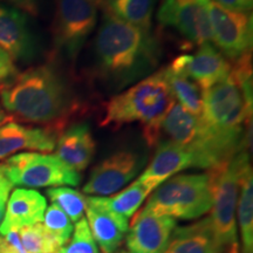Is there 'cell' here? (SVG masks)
<instances>
[{
	"label": "cell",
	"instance_id": "11",
	"mask_svg": "<svg viewBox=\"0 0 253 253\" xmlns=\"http://www.w3.org/2000/svg\"><path fill=\"white\" fill-rule=\"evenodd\" d=\"M168 67L185 74L203 93L229 77L232 63L213 43L208 42L199 46L194 55H179Z\"/></svg>",
	"mask_w": 253,
	"mask_h": 253
},
{
	"label": "cell",
	"instance_id": "7",
	"mask_svg": "<svg viewBox=\"0 0 253 253\" xmlns=\"http://www.w3.org/2000/svg\"><path fill=\"white\" fill-rule=\"evenodd\" d=\"M1 166L5 178L12 185L26 189L77 186L81 182L80 173L52 154L20 153L6 158Z\"/></svg>",
	"mask_w": 253,
	"mask_h": 253
},
{
	"label": "cell",
	"instance_id": "4",
	"mask_svg": "<svg viewBox=\"0 0 253 253\" xmlns=\"http://www.w3.org/2000/svg\"><path fill=\"white\" fill-rule=\"evenodd\" d=\"M249 164H251L249 151L243 149L230 160L208 170L212 194V207L209 218L217 242L225 253H240L237 230V202L240 176Z\"/></svg>",
	"mask_w": 253,
	"mask_h": 253
},
{
	"label": "cell",
	"instance_id": "31",
	"mask_svg": "<svg viewBox=\"0 0 253 253\" xmlns=\"http://www.w3.org/2000/svg\"><path fill=\"white\" fill-rule=\"evenodd\" d=\"M0 4L18 8L33 17L39 14V0H0Z\"/></svg>",
	"mask_w": 253,
	"mask_h": 253
},
{
	"label": "cell",
	"instance_id": "8",
	"mask_svg": "<svg viewBox=\"0 0 253 253\" xmlns=\"http://www.w3.org/2000/svg\"><path fill=\"white\" fill-rule=\"evenodd\" d=\"M207 12L213 45L229 61L251 53L253 18L251 13L227 9L213 0H199Z\"/></svg>",
	"mask_w": 253,
	"mask_h": 253
},
{
	"label": "cell",
	"instance_id": "10",
	"mask_svg": "<svg viewBox=\"0 0 253 253\" xmlns=\"http://www.w3.org/2000/svg\"><path fill=\"white\" fill-rule=\"evenodd\" d=\"M157 20L196 45L212 42L208 14L199 0H164L157 12Z\"/></svg>",
	"mask_w": 253,
	"mask_h": 253
},
{
	"label": "cell",
	"instance_id": "9",
	"mask_svg": "<svg viewBox=\"0 0 253 253\" xmlns=\"http://www.w3.org/2000/svg\"><path fill=\"white\" fill-rule=\"evenodd\" d=\"M142 167L143 160L138 154L129 150L118 151L94 167L82 191L96 197L112 196L129 184Z\"/></svg>",
	"mask_w": 253,
	"mask_h": 253
},
{
	"label": "cell",
	"instance_id": "28",
	"mask_svg": "<svg viewBox=\"0 0 253 253\" xmlns=\"http://www.w3.org/2000/svg\"><path fill=\"white\" fill-rule=\"evenodd\" d=\"M69 242V245L65 248L66 253H100L84 217L77 221Z\"/></svg>",
	"mask_w": 253,
	"mask_h": 253
},
{
	"label": "cell",
	"instance_id": "19",
	"mask_svg": "<svg viewBox=\"0 0 253 253\" xmlns=\"http://www.w3.org/2000/svg\"><path fill=\"white\" fill-rule=\"evenodd\" d=\"M201 118L185 110L176 102L158 126L156 144L162 141L171 142L182 145L194 154L201 137Z\"/></svg>",
	"mask_w": 253,
	"mask_h": 253
},
{
	"label": "cell",
	"instance_id": "33",
	"mask_svg": "<svg viewBox=\"0 0 253 253\" xmlns=\"http://www.w3.org/2000/svg\"><path fill=\"white\" fill-rule=\"evenodd\" d=\"M12 188H13V185H12L7 179H0V223H1L2 218H4L6 204H7L8 197L9 195H11Z\"/></svg>",
	"mask_w": 253,
	"mask_h": 253
},
{
	"label": "cell",
	"instance_id": "23",
	"mask_svg": "<svg viewBox=\"0 0 253 253\" xmlns=\"http://www.w3.org/2000/svg\"><path fill=\"white\" fill-rule=\"evenodd\" d=\"M164 72L176 102L194 115L201 116L203 108V93L197 84L185 74L172 71L169 67H164Z\"/></svg>",
	"mask_w": 253,
	"mask_h": 253
},
{
	"label": "cell",
	"instance_id": "17",
	"mask_svg": "<svg viewBox=\"0 0 253 253\" xmlns=\"http://www.w3.org/2000/svg\"><path fill=\"white\" fill-rule=\"evenodd\" d=\"M0 48L14 63L27 61L34 52L27 15L20 9L2 4H0Z\"/></svg>",
	"mask_w": 253,
	"mask_h": 253
},
{
	"label": "cell",
	"instance_id": "2",
	"mask_svg": "<svg viewBox=\"0 0 253 253\" xmlns=\"http://www.w3.org/2000/svg\"><path fill=\"white\" fill-rule=\"evenodd\" d=\"M161 54L160 41L151 31L126 24L102 9L93 50V74L101 86L110 90L130 87L155 72Z\"/></svg>",
	"mask_w": 253,
	"mask_h": 253
},
{
	"label": "cell",
	"instance_id": "13",
	"mask_svg": "<svg viewBox=\"0 0 253 253\" xmlns=\"http://www.w3.org/2000/svg\"><path fill=\"white\" fill-rule=\"evenodd\" d=\"M58 136V132L48 128L8 120L0 125V161L24 150L52 153L55 149Z\"/></svg>",
	"mask_w": 253,
	"mask_h": 253
},
{
	"label": "cell",
	"instance_id": "26",
	"mask_svg": "<svg viewBox=\"0 0 253 253\" xmlns=\"http://www.w3.org/2000/svg\"><path fill=\"white\" fill-rule=\"evenodd\" d=\"M19 237L26 253H56L61 249L41 223L21 229Z\"/></svg>",
	"mask_w": 253,
	"mask_h": 253
},
{
	"label": "cell",
	"instance_id": "16",
	"mask_svg": "<svg viewBox=\"0 0 253 253\" xmlns=\"http://www.w3.org/2000/svg\"><path fill=\"white\" fill-rule=\"evenodd\" d=\"M46 209V198L37 190L26 188L13 190L9 195L4 218L0 223V236L42 223Z\"/></svg>",
	"mask_w": 253,
	"mask_h": 253
},
{
	"label": "cell",
	"instance_id": "30",
	"mask_svg": "<svg viewBox=\"0 0 253 253\" xmlns=\"http://www.w3.org/2000/svg\"><path fill=\"white\" fill-rule=\"evenodd\" d=\"M0 253H26L21 244L19 231H11L0 236Z\"/></svg>",
	"mask_w": 253,
	"mask_h": 253
},
{
	"label": "cell",
	"instance_id": "14",
	"mask_svg": "<svg viewBox=\"0 0 253 253\" xmlns=\"http://www.w3.org/2000/svg\"><path fill=\"white\" fill-rule=\"evenodd\" d=\"M155 147L156 151L153 160L137 178L150 192L183 170L197 168L194 154L182 145L162 141Z\"/></svg>",
	"mask_w": 253,
	"mask_h": 253
},
{
	"label": "cell",
	"instance_id": "32",
	"mask_svg": "<svg viewBox=\"0 0 253 253\" xmlns=\"http://www.w3.org/2000/svg\"><path fill=\"white\" fill-rule=\"evenodd\" d=\"M217 4L231 11L251 13L253 7V0H213Z\"/></svg>",
	"mask_w": 253,
	"mask_h": 253
},
{
	"label": "cell",
	"instance_id": "5",
	"mask_svg": "<svg viewBox=\"0 0 253 253\" xmlns=\"http://www.w3.org/2000/svg\"><path fill=\"white\" fill-rule=\"evenodd\" d=\"M212 207L210 181L207 173L176 175L157 186L142 209L173 219H197Z\"/></svg>",
	"mask_w": 253,
	"mask_h": 253
},
{
	"label": "cell",
	"instance_id": "24",
	"mask_svg": "<svg viewBox=\"0 0 253 253\" xmlns=\"http://www.w3.org/2000/svg\"><path fill=\"white\" fill-rule=\"evenodd\" d=\"M150 190L136 179L130 185L122 189L108 197H95L103 207H106L113 212L121 214L126 218H130L137 212L141 205L149 197Z\"/></svg>",
	"mask_w": 253,
	"mask_h": 253
},
{
	"label": "cell",
	"instance_id": "1",
	"mask_svg": "<svg viewBox=\"0 0 253 253\" xmlns=\"http://www.w3.org/2000/svg\"><path fill=\"white\" fill-rule=\"evenodd\" d=\"M0 102L9 118L60 134L84 104L71 84L50 62L18 73L0 88Z\"/></svg>",
	"mask_w": 253,
	"mask_h": 253
},
{
	"label": "cell",
	"instance_id": "35",
	"mask_svg": "<svg viewBox=\"0 0 253 253\" xmlns=\"http://www.w3.org/2000/svg\"><path fill=\"white\" fill-rule=\"evenodd\" d=\"M56 253H66V251H65V248H61V249H60L59 251L56 252Z\"/></svg>",
	"mask_w": 253,
	"mask_h": 253
},
{
	"label": "cell",
	"instance_id": "18",
	"mask_svg": "<svg viewBox=\"0 0 253 253\" xmlns=\"http://www.w3.org/2000/svg\"><path fill=\"white\" fill-rule=\"evenodd\" d=\"M55 156L75 171L86 170L96 151L90 128L84 123L73 125L60 132L56 140Z\"/></svg>",
	"mask_w": 253,
	"mask_h": 253
},
{
	"label": "cell",
	"instance_id": "6",
	"mask_svg": "<svg viewBox=\"0 0 253 253\" xmlns=\"http://www.w3.org/2000/svg\"><path fill=\"white\" fill-rule=\"evenodd\" d=\"M52 40L56 55L72 66L97 25L101 0H54Z\"/></svg>",
	"mask_w": 253,
	"mask_h": 253
},
{
	"label": "cell",
	"instance_id": "22",
	"mask_svg": "<svg viewBox=\"0 0 253 253\" xmlns=\"http://www.w3.org/2000/svg\"><path fill=\"white\" fill-rule=\"evenodd\" d=\"M237 220L239 224L242 253H253V173L251 164L245 168L240 176Z\"/></svg>",
	"mask_w": 253,
	"mask_h": 253
},
{
	"label": "cell",
	"instance_id": "15",
	"mask_svg": "<svg viewBox=\"0 0 253 253\" xmlns=\"http://www.w3.org/2000/svg\"><path fill=\"white\" fill-rule=\"evenodd\" d=\"M84 213L100 251L102 253L118 251L128 232V218L103 207L95 196H86Z\"/></svg>",
	"mask_w": 253,
	"mask_h": 253
},
{
	"label": "cell",
	"instance_id": "21",
	"mask_svg": "<svg viewBox=\"0 0 253 253\" xmlns=\"http://www.w3.org/2000/svg\"><path fill=\"white\" fill-rule=\"evenodd\" d=\"M156 0H101V8L119 20L151 31Z\"/></svg>",
	"mask_w": 253,
	"mask_h": 253
},
{
	"label": "cell",
	"instance_id": "20",
	"mask_svg": "<svg viewBox=\"0 0 253 253\" xmlns=\"http://www.w3.org/2000/svg\"><path fill=\"white\" fill-rule=\"evenodd\" d=\"M210 218L176 227L164 253H221Z\"/></svg>",
	"mask_w": 253,
	"mask_h": 253
},
{
	"label": "cell",
	"instance_id": "25",
	"mask_svg": "<svg viewBox=\"0 0 253 253\" xmlns=\"http://www.w3.org/2000/svg\"><path fill=\"white\" fill-rule=\"evenodd\" d=\"M46 195L48 196L52 203L61 209L74 223L84 217V209H86V196L82 195L81 192L66 186H59V188L48 189Z\"/></svg>",
	"mask_w": 253,
	"mask_h": 253
},
{
	"label": "cell",
	"instance_id": "3",
	"mask_svg": "<svg viewBox=\"0 0 253 253\" xmlns=\"http://www.w3.org/2000/svg\"><path fill=\"white\" fill-rule=\"evenodd\" d=\"M175 103L166 72L161 68L104 103L100 126L120 129L126 125L140 123L148 145L154 147L158 126Z\"/></svg>",
	"mask_w": 253,
	"mask_h": 253
},
{
	"label": "cell",
	"instance_id": "27",
	"mask_svg": "<svg viewBox=\"0 0 253 253\" xmlns=\"http://www.w3.org/2000/svg\"><path fill=\"white\" fill-rule=\"evenodd\" d=\"M42 223V225L53 236L60 248H65V245L71 240L73 230H74L73 221L69 219L67 214L52 203V205L46 209Z\"/></svg>",
	"mask_w": 253,
	"mask_h": 253
},
{
	"label": "cell",
	"instance_id": "34",
	"mask_svg": "<svg viewBox=\"0 0 253 253\" xmlns=\"http://www.w3.org/2000/svg\"><path fill=\"white\" fill-rule=\"evenodd\" d=\"M9 119H11V118H9L7 114H6L5 110L2 109L1 104H0V125H2V123L6 122V121H8Z\"/></svg>",
	"mask_w": 253,
	"mask_h": 253
},
{
	"label": "cell",
	"instance_id": "12",
	"mask_svg": "<svg viewBox=\"0 0 253 253\" xmlns=\"http://www.w3.org/2000/svg\"><path fill=\"white\" fill-rule=\"evenodd\" d=\"M176 229V219L141 209L132 218L126 236L128 253H164Z\"/></svg>",
	"mask_w": 253,
	"mask_h": 253
},
{
	"label": "cell",
	"instance_id": "36",
	"mask_svg": "<svg viewBox=\"0 0 253 253\" xmlns=\"http://www.w3.org/2000/svg\"><path fill=\"white\" fill-rule=\"evenodd\" d=\"M114 253H128V252H126V251H116V252H114Z\"/></svg>",
	"mask_w": 253,
	"mask_h": 253
},
{
	"label": "cell",
	"instance_id": "29",
	"mask_svg": "<svg viewBox=\"0 0 253 253\" xmlns=\"http://www.w3.org/2000/svg\"><path fill=\"white\" fill-rule=\"evenodd\" d=\"M18 73V68L13 60L9 58L7 53L0 48V88L13 80Z\"/></svg>",
	"mask_w": 253,
	"mask_h": 253
}]
</instances>
